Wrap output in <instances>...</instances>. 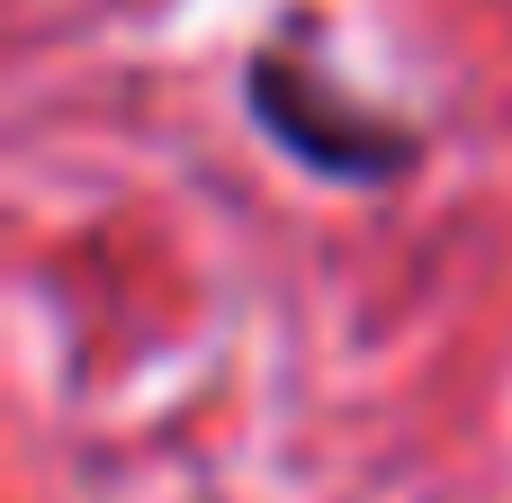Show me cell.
<instances>
[{
  "label": "cell",
  "instance_id": "1",
  "mask_svg": "<svg viewBox=\"0 0 512 503\" xmlns=\"http://www.w3.org/2000/svg\"><path fill=\"white\" fill-rule=\"evenodd\" d=\"M243 99H252L261 135H270L279 153H297L306 171H324V180L378 189V180H405V171L423 162V135H414V126L360 108L351 90H333V81H324L315 63H297V54H261Z\"/></svg>",
  "mask_w": 512,
  "mask_h": 503
}]
</instances>
